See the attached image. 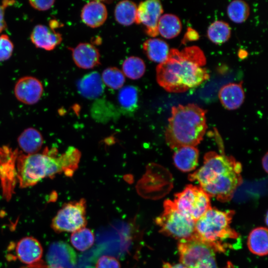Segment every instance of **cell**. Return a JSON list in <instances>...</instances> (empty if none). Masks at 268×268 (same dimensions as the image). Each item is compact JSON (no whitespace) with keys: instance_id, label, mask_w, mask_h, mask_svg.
I'll list each match as a JSON object with an SVG mask.
<instances>
[{"instance_id":"1","label":"cell","mask_w":268,"mask_h":268,"mask_svg":"<svg viewBox=\"0 0 268 268\" xmlns=\"http://www.w3.org/2000/svg\"><path fill=\"white\" fill-rule=\"evenodd\" d=\"M203 51L198 46L172 48L167 59L156 67L158 83L170 92L181 93L197 87L209 78Z\"/></svg>"},{"instance_id":"2","label":"cell","mask_w":268,"mask_h":268,"mask_svg":"<svg viewBox=\"0 0 268 268\" xmlns=\"http://www.w3.org/2000/svg\"><path fill=\"white\" fill-rule=\"evenodd\" d=\"M242 171L241 163L232 156L210 151L205 154L201 167L190 174L188 179L197 181L210 198L225 202L231 200L242 184Z\"/></svg>"},{"instance_id":"3","label":"cell","mask_w":268,"mask_h":268,"mask_svg":"<svg viewBox=\"0 0 268 268\" xmlns=\"http://www.w3.org/2000/svg\"><path fill=\"white\" fill-rule=\"evenodd\" d=\"M80 152L69 147L59 154L56 148L46 147L42 153L22 154L17 157L16 176L21 188L32 187L42 179L57 174L64 173L70 177L78 167Z\"/></svg>"},{"instance_id":"4","label":"cell","mask_w":268,"mask_h":268,"mask_svg":"<svg viewBox=\"0 0 268 268\" xmlns=\"http://www.w3.org/2000/svg\"><path fill=\"white\" fill-rule=\"evenodd\" d=\"M206 113V110L194 103L172 107L165 133L169 147L175 150L198 145L207 128Z\"/></svg>"},{"instance_id":"5","label":"cell","mask_w":268,"mask_h":268,"mask_svg":"<svg viewBox=\"0 0 268 268\" xmlns=\"http://www.w3.org/2000/svg\"><path fill=\"white\" fill-rule=\"evenodd\" d=\"M233 210L208 209L195 222V237L209 246L214 251L224 253L240 246V236L231 227Z\"/></svg>"},{"instance_id":"6","label":"cell","mask_w":268,"mask_h":268,"mask_svg":"<svg viewBox=\"0 0 268 268\" xmlns=\"http://www.w3.org/2000/svg\"><path fill=\"white\" fill-rule=\"evenodd\" d=\"M163 211L155 219L162 234L179 240L195 235V221L179 210L173 201L166 200Z\"/></svg>"},{"instance_id":"7","label":"cell","mask_w":268,"mask_h":268,"mask_svg":"<svg viewBox=\"0 0 268 268\" xmlns=\"http://www.w3.org/2000/svg\"><path fill=\"white\" fill-rule=\"evenodd\" d=\"M178 249L181 263L188 268H208L216 264L215 251L195 237L179 240Z\"/></svg>"},{"instance_id":"8","label":"cell","mask_w":268,"mask_h":268,"mask_svg":"<svg viewBox=\"0 0 268 268\" xmlns=\"http://www.w3.org/2000/svg\"><path fill=\"white\" fill-rule=\"evenodd\" d=\"M210 198L200 186L190 184L175 194L173 201L179 210L196 222L211 207Z\"/></svg>"},{"instance_id":"9","label":"cell","mask_w":268,"mask_h":268,"mask_svg":"<svg viewBox=\"0 0 268 268\" xmlns=\"http://www.w3.org/2000/svg\"><path fill=\"white\" fill-rule=\"evenodd\" d=\"M86 201L84 199L65 203L54 217L51 227L57 233L74 232L87 224Z\"/></svg>"},{"instance_id":"10","label":"cell","mask_w":268,"mask_h":268,"mask_svg":"<svg viewBox=\"0 0 268 268\" xmlns=\"http://www.w3.org/2000/svg\"><path fill=\"white\" fill-rule=\"evenodd\" d=\"M163 12L160 1L148 0L142 1L137 7L135 23L142 24L145 28V33L148 36L154 37L159 34L158 22Z\"/></svg>"},{"instance_id":"11","label":"cell","mask_w":268,"mask_h":268,"mask_svg":"<svg viewBox=\"0 0 268 268\" xmlns=\"http://www.w3.org/2000/svg\"><path fill=\"white\" fill-rule=\"evenodd\" d=\"M49 268H74L77 255L67 243L57 241L51 244L46 256Z\"/></svg>"},{"instance_id":"12","label":"cell","mask_w":268,"mask_h":268,"mask_svg":"<svg viewBox=\"0 0 268 268\" xmlns=\"http://www.w3.org/2000/svg\"><path fill=\"white\" fill-rule=\"evenodd\" d=\"M44 90L42 82L37 78L26 76L16 83L14 93L18 100L27 105H33L40 99Z\"/></svg>"},{"instance_id":"13","label":"cell","mask_w":268,"mask_h":268,"mask_svg":"<svg viewBox=\"0 0 268 268\" xmlns=\"http://www.w3.org/2000/svg\"><path fill=\"white\" fill-rule=\"evenodd\" d=\"M30 39L36 47L51 51L61 43L62 37L61 34L55 31L54 29L38 24L34 27Z\"/></svg>"},{"instance_id":"14","label":"cell","mask_w":268,"mask_h":268,"mask_svg":"<svg viewBox=\"0 0 268 268\" xmlns=\"http://www.w3.org/2000/svg\"><path fill=\"white\" fill-rule=\"evenodd\" d=\"M71 51L73 60L80 68L90 69L100 64L99 51L92 44L79 43Z\"/></svg>"},{"instance_id":"15","label":"cell","mask_w":268,"mask_h":268,"mask_svg":"<svg viewBox=\"0 0 268 268\" xmlns=\"http://www.w3.org/2000/svg\"><path fill=\"white\" fill-rule=\"evenodd\" d=\"M16 252L20 261L32 265L40 261L43 255V249L37 239L32 237H26L17 243Z\"/></svg>"},{"instance_id":"16","label":"cell","mask_w":268,"mask_h":268,"mask_svg":"<svg viewBox=\"0 0 268 268\" xmlns=\"http://www.w3.org/2000/svg\"><path fill=\"white\" fill-rule=\"evenodd\" d=\"M218 97L222 105L226 109L232 110L238 108L245 98L242 81L223 85L219 90Z\"/></svg>"},{"instance_id":"17","label":"cell","mask_w":268,"mask_h":268,"mask_svg":"<svg viewBox=\"0 0 268 268\" xmlns=\"http://www.w3.org/2000/svg\"><path fill=\"white\" fill-rule=\"evenodd\" d=\"M107 17L106 6L100 1H91L82 7L81 18L84 23L91 28L101 26Z\"/></svg>"},{"instance_id":"18","label":"cell","mask_w":268,"mask_h":268,"mask_svg":"<svg viewBox=\"0 0 268 268\" xmlns=\"http://www.w3.org/2000/svg\"><path fill=\"white\" fill-rule=\"evenodd\" d=\"M77 89L83 97L93 99L99 97L104 91L101 76L97 71L85 75L77 82Z\"/></svg>"},{"instance_id":"19","label":"cell","mask_w":268,"mask_h":268,"mask_svg":"<svg viewBox=\"0 0 268 268\" xmlns=\"http://www.w3.org/2000/svg\"><path fill=\"white\" fill-rule=\"evenodd\" d=\"M199 151L195 146H184L175 150L173 156L175 166L180 171L194 170L198 164Z\"/></svg>"},{"instance_id":"20","label":"cell","mask_w":268,"mask_h":268,"mask_svg":"<svg viewBox=\"0 0 268 268\" xmlns=\"http://www.w3.org/2000/svg\"><path fill=\"white\" fill-rule=\"evenodd\" d=\"M18 143L25 154H35L38 153L42 148L43 138L37 130L28 128L18 137Z\"/></svg>"},{"instance_id":"21","label":"cell","mask_w":268,"mask_h":268,"mask_svg":"<svg viewBox=\"0 0 268 268\" xmlns=\"http://www.w3.org/2000/svg\"><path fill=\"white\" fill-rule=\"evenodd\" d=\"M144 53L150 60L161 63L167 58L169 52L168 44L160 38H150L143 44Z\"/></svg>"},{"instance_id":"22","label":"cell","mask_w":268,"mask_h":268,"mask_svg":"<svg viewBox=\"0 0 268 268\" xmlns=\"http://www.w3.org/2000/svg\"><path fill=\"white\" fill-rule=\"evenodd\" d=\"M268 229L264 227L254 229L248 238V247L254 254L265 256L268 254Z\"/></svg>"},{"instance_id":"23","label":"cell","mask_w":268,"mask_h":268,"mask_svg":"<svg viewBox=\"0 0 268 268\" xmlns=\"http://www.w3.org/2000/svg\"><path fill=\"white\" fill-rule=\"evenodd\" d=\"M158 31L162 37L171 39L177 36L182 29L179 18L175 14L166 13L162 15L158 22Z\"/></svg>"},{"instance_id":"24","label":"cell","mask_w":268,"mask_h":268,"mask_svg":"<svg viewBox=\"0 0 268 268\" xmlns=\"http://www.w3.org/2000/svg\"><path fill=\"white\" fill-rule=\"evenodd\" d=\"M136 12L137 6L134 2L130 0H123L116 5L114 15L119 23L129 26L135 22Z\"/></svg>"},{"instance_id":"25","label":"cell","mask_w":268,"mask_h":268,"mask_svg":"<svg viewBox=\"0 0 268 268\" xmlns=\"http://www.w3.org/2000/svg\"><path fill=\"white\" fill-rule=\"evenodd\" d=\"M209 39L218 44L227 41L231 36V28L229 24L222 20H216L208 27L207 31Z\"/></svg>"},{"instance_id":"26","label":"cell","mask_w":268,"mask_h":268,"mask_svg":"<svg viewBox=\"0 0 268 268\" xmlns=\"http://www.w3.org/2000/svg\"><path fill=\"white\" fill-rule=\"evenodd\" d=\"M118 98L122 109L127 112H133L137 107V89L134 86H126L120 90Z\"/></svg>"},{"instance_id":"27","label":"cell","mask_w":268,"mask_h":268,"mask_svg":"<svg viewBox=\"0 0 268 268\" xmlns=\"http://www.w3.org/2000/svg\"><path fill=\"white\" fill-rule=\"evenodd\" d=\"M124 74L131 79H137L144 74L145 65L143 61L137 57L131 56L126 59L122 65Z\"/></svg>"},{"instance_id":"28","label":"cell","mask_w":268,"mask_h":268,"mask_svg":"<svg viewBox=\"0 0 268 268\" xmlns=\"http://www.w3.org/2000/svg\"><path fill=\"white\" fill-rule=\"evenodd\" d=\"M94 236L92 231L87 228H83L72 233L70 242L73 247L80 251L87 250L93 244Z\"/></svg>"},{"instance_id":"29","label":"cell","mask_w":268,"mask_h":268,"mask_svg":"<svg viewBox=\"0 0 268 268\" xmlns=\"http://www.w3.org/2000/svg\"><path fill=\"white\" fill-rule=\"evenodd\" d=\"M228 15L234 22L240 23L245 21L250 14V7L248 3L242 0H234L228 5Z\"/></svg>"},{"instance_id":"30","label":"cell","mask_w":268,"mask_h":268,"mask_svg":"<svg viewBox=\"0 0 268 268\" xmlns=\"http://www.w3.org/2000/svg\"><path fill=\"white\" fill-rule=\"evenodd\" d=\"M101 78L104 84L113 89L121 88L125 81L123 72L115 67H108L104 69Z\"/></svg>"},{"instance_id":"31","label":"cell","mask_w":268,"mask_h":268,"mask_svg":"<svg viewBox=\"0 0 268 268\" xmlns=\"http://www.w3.org/2000/svg\"><path fill=\"white\" fill-rule=\"evenodd\" d=\"M13 44L6 34L0 35V62L9 59L13 51Z\"/></svg>"},{"instance_id":"32","label":"cell","mask_w":268,"mask_h":268,"mask_svg":"<svg viewBox=\"0 0 268 268\" xmlns=\"http://www.w3.org/2000/svg\"><path fill=\"white\" fill-rule=\"evenodd\" d=\"M96 268H121V265L114 257L103 256L98 259Z\"/></svg>"},{"instance_id":"33","label":"cell","mask_w":268,"mask_h":268,"mask_svg":"<svg viewBox=\"0 0 268 268\" xmlns=\"http://www.w3.org/2000/svg\"><path fill=\"white\" fill-rule=\"evenodd\" d=\"M30 4L34 8L40 10L45 11L50 9L54 4V0H30Z\"/></svg>"},{"instance_id":"34","label":"cell","mask_w":268,"mask_h":268,"mask_svg":"<svg viewBox=\"0 0 268 268\" xmlns=\"http://www.w3.org/2000/svg\"><path fill=\"white\" fill-rule=\"evenodd\" d=\"M12 1H3L2 4H0V34L6 28V22L4 20V8L11 4Z\"/></svg>"},{"instance_id":"35","label":"cell","mask_w":268,"mask_h":268,"mask_svg":"<svg viewBox=\"0 0 268 268\" xmlns=\"http://www.w3.org/2000/svg\"><path fill=\"white\" fill-rule=\"evenodd\" d=\"M199 38L198 33L194 29L188 27L182 39V42L185 43L187 41L197 40Z\"/></svg>"},{"instance_id":"36","label":"cell","mask_w":268,"mask_h":268,"mask_svg":"<svg viewBox=\"0 0 268 268\" xmlns=\"http://www.w3.org/2000/svg\"><path fill=\"white\" fill-rule=\"evenodd\" d=\"M162 268H188L181 263L170 264L168 262L163 263Z\"/></svg>"},{"instance_id":"37","label":"cell","mask_w":268,"mask_h":268,"mask_svg":"<svg viewBox=\"0 0 268 268\" xmlns=\"http://www.w3.org/2000/svg\"><path fill=\"white\" fill-rule=\"evenodd\" d=\"M268 153H266V154L264 156L262 160L263 167L266 172H268Z\"/></svg>"},{"instance_id":"38","label":"cell","mask_w":268,"mask_h":268,"mask_svg":"<svg viewBox=\"0 0 268 268\" xmlns=\"http://www.w3.org/2000/svg\"><path fill=\"white\" fill-rule=\"evenodd\" d=\"M224 268H235L234 266L233 265V264L228 262L226 266Z\"/></svg>"}]
</instances>
